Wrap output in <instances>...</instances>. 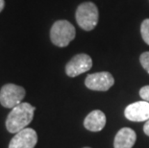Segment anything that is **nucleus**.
<instances>
[{"label":"nucleus","instance_id":"obj_3","mask_svg":"<svg viewBox=\"0 0 149 148\" xmlns=\"http://www.w3.org/2000/svg\"><path fill=\"white\" fill-rule=\"evenodd\" d=\"M76 21L85 31H91L98 22V9L93 2H84L78 6L76 10Z\"/></svg>","mask_w":149,"mask_h":148},{"label":"nucleus","instance_id":"obj_5","mask_svg":"<svg viewBox=\"0 0 149 148\" xmlns=\"http://www.w3.org/2000/svg\"><path fill=\"white\" fill-rule=\"evenodd\" d=\"M115 79L113 75L106 71L88 74L85 80V85L88 89L97 91H106L111 89Z\"/></svg>","mask_w":149,"mask_h":148},{"label":"nucleus","instance_id":"obj_9","mask_svg":"<svg viewBox=\"0 0 149 148\" xmlns=\"http://www.w3.org/2000/svg\"><path fill=\"white\" fill-rule=\"evenodd\" d=\"M137 140V135L131 128H122L117 132L113 140L115 148H132Z\"/></svg>","mask_w":149,"mask_h":148},{"label":"nucleus","instance_id":"obj_16","mask_svg":"<svg viewBox=\"0 0 149 148\" xmlns=\"http://www.w3.org/2000/svg\"><path fill=\"white\" fill-rule=\"evenodd\" d=\"M84 148H91V147H84Z\"/></svg>","mask_w":149,"mask_h":148},{"label":"nucleus","instance_id":"obj_12","mask_svg":"<svg viewBox=\"0 0 149 148\" xmlns=\"http://www.w3.org/2000/svg\"><path fill=\"white\" fill-rule=\"evenodd\" d=\"M139 61H141L142 67L149 73V52L142 53L141 57H139Z\"/></svg>","mask_w":149,"mask_h":148},{"label":"nucleus","instance_id":"obj_7","mask_svg":"<svg viewBox=\"0 0 149 148\" xmlns=\"http://www.w3.org/2000/svg\"><path fill=\"white\" fill-rule=\"evenodd\" d=\"M38 142V135L32 128H25L15 134L9 143V148H34Z\"/></svg>","mask_w":149,"mask_h":148},{"label":"nucleus","instance_id":"obj_6","mask_svg":"<svg viewBox=\"0 0 149 148\" xmlns=\"http://www.w3.org/2000/svg\"><path fill=\"white\" fill-rule=\"evenodd\" d=\"M93 67V60L87 54L81 53L74 56L65 65V73L69 77H76L90 70Z\"/></svg>","mask_w":149,"mask_h":148},{"label":"nucleus","instance_id":"obj_2","mask_svg":"<svg viewBox=\"0 0 149 148\" xmlns=\"http://www.w3.org/2000/svg\"><path fill=\"white\" fill-rule=\"evenodd\" d=\"M75 35V28L69 21L58 20L51 27L50 40L56 46L65 47L74 40Z\"/></svg>","mask_w":149,"mask_h":148},{"label":"nucleus","instance_id":"obj_4","mask_svg":"<svg viewBox=\"0 0 149 148\" xmlns=\"http://www.w3.org/2000/svg\"><path fill=\"white\" fill-rule=\"evenodd\" d=\"M26 95V91L20 86L6 84L0 90V104L8 109L19 105Z\"/></svg>","mask_w":149,"mask_h":148},{"label":"nucleus","instance_id":"obj_14","mask_svg":"<svg viewBox=\"0 0 149 148\" xmlns=\"http://www.w3.org/2000/svg\"><path fill=\"white\" fill-rule=\"evenodd\" d=\"M143 131H144V133L147 135V136H149V119H148V120H146V122H145V124L143 126Z\"/></svg>","mask_w":149,"mask_h":148},{"label":"nucleus","instance_id":"obj_11","mask_svg":"<svg viewBox=\"0 0 149 148\" xmlns=\"http://www.w3.org/2000/svg\"><path fill=\"white\" fill-rule=\"evenodd\" d=\"M141 33L145 43L149 45V18L142 21L141 26Z\"/></svg>","mask_w":149,"mask_h":148},{"label":"nucleus","instance_id":"obj_8","mask_svg":"<svg viewBox=\"0 0 149 148\" xmlns=\"http://www.w3.org/2000/svg\"><path fill=\"white\" fill-rule=\"evenodd\" d=\"M124 115L131 121L141 122L149 119V102L139 101L126 107Z\"/></svg>","mask_w":149,"mask_h":148},{"label":"nucleus","instance_id":"obj_10","mask_svg":"<svg viewBox=\"0 0 149 148\" xmlns=\"http://www.w3.org/2000/svg\"><path fill=\"white\" fill-rule=\"evenodd\" d=\"M106 116L103 112L99 110H94L91 112L85 118L84 126L86 129L91 132H99L105 127Z\"/></svg>","mask_w":149,"mask_h":148},{"label":"nucleus","instance_id":"obj_15","mask_svg":"<svg viewBox=\"0 0 149 148\" xmlns=\"http://www.w3.org/2000/svg\"><path fill=\"white\" fill-rule=\"evenodd\" d=\"M4 6H5V1H4V0H0V13L3 11Z\"/></svg>","mask_w":149,"mask_h":148},{"label":"nucleus","instance_id":"obj_1","mask_svg":"<svg viewBox=\"0 0 149 148\" xmlns=\"http://www.w3.org/2000/svg\"><path fill=\"white\" fill-rule=\"evenodd\" d=\"M35 107L27 102H21L19 105L12 109L6 119V128L8 132L17 134L27 128L34 118Z\"/></svg>","mask_w":149,"mask_h":148},{"label":"nucleus","instance_id":"obj_13","mask_svg":"<svg viewBox=\"0 0 149 148\" xmlns=\"http://www.w3.org/2000/svg\"><path fill=\"white\" fill-rule=\"evenodd\" d=\"M139 95L144 101L149 102V86H144L139 90Z\"/></svg>","mask_w":149,"mask_h":148}]
</instances>
